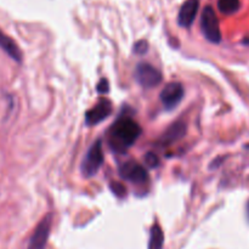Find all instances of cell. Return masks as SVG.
Returning <instances> with one entry per match:
<instances>
[{
    "mask_svg": "<svg viewBox=\"0 0 249 249\" xmlns=\"http://www.w3.org/2000/svg\"><path fill=\"white\" fill-rule=\"evenodd\" d=\"M141 134V128L130 117H121L112 125L108 133V142L117 153H124L136 142Z\"/></svg>",
    "mask_w": 249,
    "mask_h": 249,
    "instance_id": "1",
    "label": "cell"
},
{
    "mask_svg": "<svg viewBox=\"0 0 249 249\" xmlns=\"http://www.w3.org/2000/svg\"><path fill=\"white\" fill-rule=\"evenodd\" d=\"M201 27L204 38L214 44H219L221 41V31L219 26V19L216 17L215 11L212 6H206L202 12Z\"/></svg>",
    "mask_w": 249,
    "mask_h": 249,
    "instance_id": "2",
    "label": "cell"
},
{
    "mask_svg": "<svg viewBox=\"0 0 249 249\" xmlns=\"http://www.w3.org/2000/svg\"><path fill=\"white\" fill-rule=\"evenodd\" d=\"M104 163V152H102L101 140L95 141L91 147L88 150L84 160L82 162V174L85 178H91L96 175Z\"/></svg>",
    "mask_w": 249,
    "mask_h": 249,
    "instance_id": "3",
    "label": "cell"
},
{
    "mask_svg": "<svg viewBox=\"0 0 249 249\" xmlns=\"http://www.w3.org/2000/svg\"><path fill=\"white\" fill-rule=\"evenodd\" d=\"M135 79L141 87L150 89V88H155L162 83L163 75L160 71L153 67L151 63L140 62L136 66Z\"/></svg>",
    "mask_w": 249,
    "mask_h": 249,
    "instance_id": "4",
    "label": "cell"
},
{
    "mask_svg": "<svg viewBox=\"0 0 249 249\" xmlns=\"http://www.w3.org/2000/svg\"><path fill=\"white\" fill-rule=\"evenodd\" d=\"M51 223H53V216L48 214L34 230L27 249H45L49 236H50Z\"/></svg>",
    "mask_w": 249,
    "mask_h": 249,
    "instance_id": "5",
    "label": "cell"
},
{
    "mask_svg": "<svg viewBox=\"0 0 249 249\" xmlns=\"http://www.w3.org/2000/svg\"><path fill=\"white\" fill-rule=\"evenodd\" d=\"M184 97V87L178 82L169 83L160 91V101L165 109H173L180 104Z\"/></svg>",
    "mask_w": 249,
    "mask_h": 249,
    "instance_id": "6",
    "label": "cell"
},
{
    "mask_svg": "<svg viewBox=\"0 0 249 249\" xmlns=\"http://www.w3.org/2000/svg\"><path fill=\"white\" fill-rule=\"evenodd\" d=\"M119 174L123 179L134 184H145L148 180L147 170L142 165L134 162H128L119 168Z\"/></svg>",
    "mask_w": 249,
    "mask_h": 249,
    "instance_id": "7",
    "label": "cell"
},
{
    "mask_svg": "<svg viewBox=\"0 0 249 249\" xmlns=\"http://www.w3.org/2000/svg\"><path fill=\"white\" fill-rule=\"evenodd\" d=\"M112 113V104L108 100H101L96 106L92 107L91 109L87 112L85 114V123L89 126L96 125L101 123L102 121L107 118Z\"/></svg>",
    "mask_w": 249,
    "mask_h": 249,
    "instance_id": "8",
    "label": "cell"
},
{
    "mask_svg": "<svg viewBox=\"0 0 249 249\" xmlns=\"http://www.w3.org/2000/svg\"><path fill=\"white\" fill-rule=\"evenodd\" d=\"M199 9V0H186L181 5L178 15V23L184 28L192 26Z\"/></svg>",
    "mask_w": 249,
    "mask_h": 249,
    "instance_id": "9",
    "label": "cell"
},
{
    "mask_svg": "<svg viewBox=\"0 0 249 249\" xmlns=\"http://www.w3.org/2000/svg\"><path fill=\"white\" fill-rule=\"evenodd\" d=\"M0 49L9 56L10 58L15 61V62H21L22 61V51L18 48L15 40L12 38H10L7 34H5L4 32L0 29Z\"/></svg>",
    "mask_w": 249,
    "mask_h": 249,
    "instance_id": "10",
    "label": "cell"
},
{
    "mask_svg": "<svg viewBox=\"0 0 249 249\" xmlns=\"http://www.w3.org/2000/svg\"><path fill=\"white\" fill-rule=\"evenodd\" d=\"M185 134H186V124L182 123V122H175L163 133L160 142L168 146L184 138Z\"/></svg>",
    "mask_w": 249,
    "mask_h": 249,
    "instance_id": "11",
    "label": "cell"
},
{
    "mask_svg": "<svg viewBox=\"0 0 249 249\" xmlns=\"http://www.w3.org/2000/svg\"><path fill=\"white\" fill-rule=\"evenodd\" d=\"M164 243V233L158 224L151 228L150 232V242H148V249H163Z\"/></svg>",
    "mask_w": 249,
    "mask_h": 249,
    "instance_id": "12",
    "label": "cell"
},
{
    "mask_svg": "<svg viewBox=\"0 0 249 249\" xmlns=\"http://www.w3.org/2000/svg\"><path fill=\"white\" fill-rule=\"evenodd\" d=\"M240 0H219L218 9L224 15H232L240 10Z\"/></svg>",
    "mask_w": 249,
    "mask_h": 249,
    "instance_id": "13",
    "label": "cell"
},
{
    "mask_svg": "<svg viewBox=\"0 0 249 249\" xmlns=\"http://www.w3.org/2000/svg\"><path fill=\"white\" fill-rule=\"evenodd\" d=\"M134 53H136V55H143V53H147L148 50V44L146 40H139L136 41L135 45H134Z\"/></svg>",
    "mask_w": 249,
    "mask_h": 249,
    "instance_id": "14",
    "label": "cell"
},
{
    "mask_svg": "<svg viewBox=\"0 0 249 249\" xmlns=\"http://www.w3.org/2000/svg\"><path fill=\"white\" fill-rule=\"evenodd\" d=\"M111 190L113 191V194L118 197H124L126 195L125 186H123V185L119 184V182H112Z\"/></svg>",
    "mask_w": 249,
    "mask_h": 249,
    "instance_id": "15",
    "label": "cell"
},
{
    "mask_svg": "<svg viewBox=\"0 0 249 249\" xmlns=\"http://www.w3.org/2000/svg\"><path fill=\"white\" fill-rule=\"evenodd\" d=\"M145 162L148 167L156 168L158 167V164H160V158H158L157 155H155V153L148 152L145 157Z\"/></svg>",
    "mask_w": 249,
    "mask_h": 249,
    "instance_id": "16",
    "label": "cell"
},
{
    "mask_svg": "<svg viewBox=\"0 0 249 249\" xmlns=\"http://www.w3.org/2000/svg\"><path fill=\"white\" fill-rule=\"evenodd\" d=\"M97 91L100 92V94H105V92L108 91V82H107V79H101L100 80V83L97 84Z\"/></svg>",
    "mask_w": 249,
    "mask_h": 249,
    "instance_id": "17",
    "label": "cell"
},
{
    "mask_svg": "<svg viewBox=\"0 0 249 249\" xmlns=\"http://www.w3.org/2000/svg\"><path fill=\"white\" fill-rule=\"evenodd\" d=\"M248 211H249V206H248Z\"/></svg>",
    "mask_w": 249,
    "mask_h": 249,
    "instance_id": "18",
    "label": "cell"
}]
</instances>
